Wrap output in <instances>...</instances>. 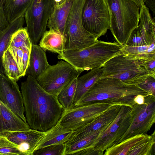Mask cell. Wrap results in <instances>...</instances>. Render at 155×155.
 I'll return each mask as SVG.
<instances>
[{
	"instance_id": "6da1fadb",
	"label": "cell",
	"mask_w": 155,
	"mask_h": 155,
	"mask_svg": "<svg viewBox=\"0 0 155 155\" xmlns=\"http://www.w3.org/2000/svg\"><path fill=\"white\" fill-rule=\"evenodd\" d=\"M21 88L25 118L30 128L46 132L55 125L64 110L57 96L46 91L30 75L21 82Z\"/></svg>"
},
{
	"instance_id": "7a4b0ae2",
	"label": "cell",
	"mask_w": 155,
	"mask_h": 155,
	"mask_svg": "<svg viewBox=\"0 0 155 155\" xmlns=\"http://www.w3.org/2000/svg\"><path fill=\"white\" fill-rule=\"evenodd\" d=\"M150 95L136 85L126 83L116 78L99 79L74 106L103 101L114 105L131 107L136 103L134 99L138 95Z\"/></svg>"
},
{
	"instance_id": "3957f363",
	"label": "cell",
	"mask_w": 155,
	"mask_h": 155,
	"mask_svg": "<svg viewBox=\"0 0 155 155\" xmlns=\"http://www.w3.org/2000/svg\"><path fill=\"white\" fill-rule=\"evenodd\" d=\"M121 47L117 42L98 40L83 49L64 51L57 57L69 63L80 75L85 70L102 68L108 60L120 52Z\"/></svg>"
},
{
	"instance_id": "277c9868",
	"label": "cell",
	"mask_w": 155,
	"mask_h": 155,
	"mask_svg": "<svg viewBox=\"0 0 155 155\" xmlns=\"http://www.w3.org/2000/svg\"><path fill=\"white\" fill-rule=\"evenodd\" d=\"M110 18L109 29L120 45H124L139 22L140 8L132 0H105Z\"/></svg>"
},
{
	"instance_id": "5b68a950",
	"label": "cell",
	"mask_w": 155,
	"mask_h": 155,
	"mask_svg": "<svg viewBox=\"0 0 155 155\" xmlns=\"http://www.w3.org/2000/svg\"><path fill=\"white\" fill-rule=\"evenodd\" d=\"M84 1V0H74L73 2L64 34L66 38L65 51L83 49L98 41L84 28L82 25L81 13Z\"/></svg>"
},
{
	"instance_id": "8992f818",
	"label": "cell",
	"mask_w": 155,
	"mask_h": 155,
	"mask_svg": "<svg viewBox=\"0 0 155 155\" xmlns=\"http://www.w3.org/2000/svg\"><path fill=\"white\" fill-rule=\"evenodd\" d=\"M131 108L127 105L121 106L114 120L89 148L93 151L94 155H103L106 150L117 144L131 123Z\"/></svg>"
},
{
	"instance_id": "52a82bcc",
	"label": "cell",
	"mask_w": 155,
	"mask_h": 155,
	"mask_svg": "<svg viewBox=\"0 0 155 155\" xmlns=\"http://www.w3.org/2000/svg\"><path fill=\"white\" fill-rule=\"evenodd\" d=\"M84 28L97 38L109 29L110 18L105 0H84L81 13Z\"/></svg>"
},
{
	"instance_id": "ba28073f",
	"label": "cell",
	"mask_w": 155,
	"mask_h": 155,
	"mask_svg": "<svg viewBox=\"0 0 155 155\" xmlns=\"http://www.w3.org/2000/svg\"><path fill=\"white\" fill-rule=\"evenodd\" d=\"M79 75L71 64L61 60L56 64H49L44 71L36 78L46 91L57 96L67 84Z\"/></svg>"
},
{
	"instance_id": "9c48e42d",
	"label": "cell",
	"mask_w": 155,
	"mask_h": 155,
	"mask_svg": "<svg viewBox=\"0 0 155 155\" xmlns=\"http://www.w3.org/2000/svg\"><path fill=\"white\" fill-rule=\"evenodd\" d=\"M54 6V0H32L24 18L32 44H37L46 31L48 21Z\"/></svg>"
},
{
	"instance_id": "30bf717a",
	"label": "cell",
	"mask_w": 155,
	"mask_h": 155,
	"mask_svg": "<svg viewBox=\"0 0 155 155\" xmlns=\"http://www.w3.org/2000/svg\"><path fill=\"white\" fill-rule=\"evenodd\" d=\"M131 114V123L117 144L136 135L147 134L150 130L155 122V97H145L143 104L136 103L133 105Z\"/></svg>"
},
{
	"instance_id": "8fae6325",
	"label": "cell",
	"mask_w": 155,
	"mask_h": 155,
	"mask_svg": "<svg viewBox=\"0 0 155 155\" xmlns=\"http://www.w3.org/2000/svg\"><path fill=\"white\" fill-rule=\"evenodd\" d=\"M99 79L113 78L129 83L140 77L148 74L136 61L124 56L120 52L104 64Z\"/></svg>"
},
{
	"instance_id": "7c38bea8",
	"label": "cell",
	"mask_w": 155,
	"mask_h": 155,
	"mask_svg": "<svg viewBox=\"0 0 155 155\" xmlns=\"http://www.w3.org/2000/svg\"><path fill=\"white\" fill-rule=\"evenodd\" d=\"M112 105L101 101L74 106L64 110L58 122L63 127L74 131L91 122Z\"/></svg>"
},
{
	"instance_id": "4fadbf2b",
	"label": "cell",
	"mask_w": 155,
	"mask_h": 155,
	"mask_svg": "<svg viewBox=\"0 0 155 155\" xmlns=\"http://www.w3.org/2000/svg\"><path fill=\"white\" fill-rule=\"evenodd\" d=\"M140 8V23L132 31L125 45L148 46L155 40V18H152L146 5Z\"/></svg>"
},
{
	"instance_id": "5bb4252c",
	"label": "cell",
	"mask_w": 155,
	"mask_h": 155,
	"mask_svg": "<svg viewBox=\"0 0 155 155\" xmlns=\"http://www.w3.org/2000/svg\"><path fill=\"white\" fill-rule=\"evenodd\" d=\"M0 101L27 123L24 115L23 101L17 81L0 72Z\"/></svg>"
},
{
	"instance_id": "9a60e30c",
	"label": "cell",
	"mask_w": 155,
	"mask_h": 155,
	"mask_svg": "<svg viewBox=\"0 0 155 155\" xmlns=\"http://www.w3.org/2000/svg\"><path fill=\"white\" fill-rule=\"evenodd\" d=\"M121 106L112 105L91 122L74 130L68 142L96 132H103L116 118Z\"/></svg>"
},
{
	"instance_id": "2e32d148",
	"label": "cell",
	"mask_w": 155,
	"mask_h": 155,
	"mask_svg": "<svg viewBox=\"0 0 155 155\" xmlns=\"http://www.w3.org/2000/svg\"><path fill=\"white\" fill-rule=\"evenodd\" d=\"M46 133L30 128L14 132L7 137L17 145L22 155H33L39 142Z\"/></svg>"
},
{
	"instance_id": "e0dca14e",
	"label": "cell",
	"mask_w": 155,
	"mask_h": 155,
	"mask_svg": "<svg viewBox=\"0 0 155 155\" xmlns=\"http://www.w3.org/2000/svg\"><path fill=\"white\" fill-rule=\"evenodd\" d=\"M30 128L10 108L0 101V136Z\"/></svg>"
},
{
	"instance_id": "ac0fdd59",
	"label": "cell",
	"mask_w": 155,
	"mask_h": 155,
	"mask_svg": "<svg viewBox=\"0 0 155 155\" xmlns=\"http://www.w3.org/2000/svg\"><path fill=\"white\" fill-rule=\"evenodd\" d=\"M74 0H66L59 4L54 5L48 21L47 27L64 36L68 16Z\"/></svg>"
},
{
	"instance_id": "d6986e66",
	"label": "cell",
	"mask_w": 155,
	"mask_h": 155,
	"mask_svg": "<svg viewBox=\"0 0 155 155\" xmlns=\"http://www.w3.org/2000/svg\"><path fill=\"white\" fill-rule=\"evenodd\" d=\"M74 131L63 127L58 122L55 125L46 132V134L38 145L35 151L52 145L66 143L69 140Z\"/></svg>"
},
{
	"instance_id": "ffe728a7",
	"label": "cell",
	"mask_w": 155,
	"mask_h": 155,
	"mask_svg": "<svg viewBox=\"0 0 155 155\" xmlns=\"http://www.w3.org/2000/svg\"><path fill=\"white\" fill-rule=\"evenodd\" d=\"M45 51L37 44H32L25 75H31L35 78L39 76L49 65Z\"/></svg>"
},
{
	"instance_id": "44dd1931",
	"label": "cell",
	"mask_w": 155,
	"mask_h": 155,
	"mask_svg": "<svg viewBox=\"0 0 155 155\" xmlns=\"http://www.w3.org/2000/svg\"><path fill=\"white\" fill-rule=\"evenodd\" d=\"M64 36L52 29L46 31L41 38L39 45L45 51L59 54L65 50Z\"/></svg>"
},
{
	"instance_id": "7402d4cb",
	"label": "cell",
	"mask_w": 155,
	"mask_h": 155,
	"mask_svg": "<svg viewBox=\"0 0 155 155\" xmlns=\"http://www.w3.org/2000/svg\"><path fill=\"white\" fill-rule=\"evenodd\" d=\"M102 68L91 70L86 74L78 78V84L74 101V106L100 78L102 73Z\"/></svg>"
},
{
	"instance_id": "603a6c76",
	"label": "cell",
	"mask_w": 155,
	"mask_h": 155,
	"mask_svg": "<svg viewBox=\"0 0 155 155\" xmlns=\"http://www.w3.org/2000/svg\"><path fill=\"white\" fill-rule=\"evenodd\" d=\"M32 0H5L3 9L10 23L24 15Z\"/></svg>"
},
{
	"instance_id": "cb8c5ba5",
	"label": "cell",
	"mask_w": 155,
	"mask_h": 155,
	"mask_svg": "<svg viewBox=\"0 0 155 155\" xmlns=\"http://www.w3.org/2000/svg\"><path fill=\"white\" fill-rule=\"evenodd\" d=\"M121 52L129 59L135 61L155 57V40L150 45L122 46Z\"/></svg>"
},
{
	"instance_id": "d4e9b609",
	"label": "cell",
	"mask_w": 155,
	"mask_h": 155,
	"mask_svg": "<svg viewBox=\"0 0 155 155\" xmlns=\"http://www.w3.org/2000/svg\"><path fill=\"white\" fill-rule=\"evenodd\" d=\"M25 22L24 16H21L9 23L8 26L0 32V62L4 52L9 46L13 34L23 27Z\"/></svg>"
},
{
	"instance_id": "484cf974",
	"label": "cell",
	"mask_w": 155,
	"mask_h": 155,
	"mask_svg": "<svg viewBox=\"0 0 155 155\" xmlns=\"http://www.w3.org/2000/svg\"><path fill=\"white\" fill-rule=\"evenodd\" d=\"M148 135L147 134H137L127 139L106 150L103 155H127L131 149Z\"/></svg>"
},
{
	"instance_id": "4316f807",
	"label": "cell",
	"mask_w": 155,
	"mask_h": 155,
	"mask_svg": "<svg viewBox=\"0 0 155 155\" xmlns=\"http://www.w3.org/2000/svg\"><path fill=\"white\" fill-rule=\"evenodd\" d=\"M101 133L96 132L66 143L64 155H74L78 151L91 147Z\"/></svg>"
},
{
	"instance_id": "83f0119b",
	"label": "cell",
	"mask_w": 155,
	"mask_h": 155,
	"mask_svg": "<svg viewBox=\"0 0 155 155\" xmlns=\"http://www.w3.org/2000/svg\"><path fill=\"white\" fill-rule=\"evenodd\" d=\"M78 77L67 84L57 96L59 102L64 110L69 109L74 106V101L78 84Z\"/></svg>"
},
{
	"instance_id": "f1b7e54d",
	"label": "cell",
	"mask_w": 155,
	"mask_h": 155,
	"mask_svg": "<svg viewBox=\"0 0 155 155\" xmlns=\"http://www.w3.org/2000/svg\"><path fill=\"white\" fill-rule=\"evenodd\" d=\"M1 63L4 74L8 78L17 81L22 77L18 66L8 49L4 53Z\"/></svg>"
},
{
	"instance_id": "f546056e",
	"label": "cell",
	"mask_w": 155,
	"mask_h": 155,
	"mask_svg": "<svg viewBox=\"0 0 155 155\" xmlns=\"http://www.w3.org/2000/svg\"><path fill=\"white\" fill-rule=\"evenodd\" d=\"M155 131L139 142L128 152L127 155H152L155 143Z\"/></svg>"
},
{
	"instance_id": "4dcf8cb0",
	"label": "cell",
	"mask_w": 155,
	"mask_h": 155,
	"mask_svg": "<svg viewBox=\"0 0 155 155\" xmlns=\"http://www.w3.org/2000/svg\"><path fill=\"white\" fill-rule=\"evenodd\" d=\"M32 43L26 27H22L12 35L10 45L21 48L23 51H31Z\"/></svg>"
},
{
	"instance_id": "1f68e13d",
	"label": "cell",
	"mask_w": 155,
	"mask_h": 155,
	"mask_svg": "<svg viewBox=\"0 0 155 155\" xmlns=\"http://www.w3.org/2000/svg\"><path fill=\"white\" fill-rule=\"evenodd\" d=\"M129 84L136 85L155 97V75L147 74L140 77L132 80Z\"/></svg>"
},
{
	"instance_id": "d6a6232c",
	"label": "cell",
	"mask_w": 155,
	"mask_h": 155,
	"mask_svg": "<svg viewBox=\"0 0 155 155\" xmlns=\"http://www.w3.org/2000/svg\"><path fill=\"white\" fill-rule=\"evenodd\" d=\"M0 155H22L16 144L9 140L6 137L0 136Z\"/></svg>"
},
{
	"instance_id": "836d02e7",
	"label": "cell",
	"mask_w": 155,
	"mask_h": 155,
	"mask_svg": "<svg viewBox=\"0 0 155 155\" xmlns=\"http://www.w3.org/2000/svg\"><path fill=\"white\" fill-rule=\"evenodd\" d=\"M65 144L49 145L36 150L33 155H64Z\"/></svg>"
},
{
	"instance_id": "e575fe53",
	"label": "cell",
	"mask_w": 155,
	"mask_h": 155,
	"mask_svg": "<svg viewBox=\"0 0 155 155\" xmlns=\"http://www.w3.org/2000/svg\"><path fill=\"white\" fill-rule=\"evenodd\" d=\"M8 50L10 52L14 59L17 63L21 72L22 77V61L23 55V51L19 48L9 45Z\"/></svg>"
},
{
	"instance_id": "d590c367",
	"label": "cell",
	"mask_w": 155,
	"mask_h": 155,
	"mask_svg": "<svg viewBox=\"0 0 155 155\" xmlns=\"http://www.w3.org/2000/svg\"><path fill=\"white\" fill-rule=\"evenodd\" d=\"M136 61L147 71L148 74L155 75V57Z\"/></svg>"
},
{
	"instance_id": "8d00e7d4",
	"label": "cell",
	"mask_w": 155,
	"mask_h": 155,
	"mask_svg": "<svg viewBox=\"0 0 155 155\" xmlns=\"http://www.w3.org/2000/svg\"><path fill=\"white\" fill-rule=\"evenodd\" d=\"M31 51H23V55L22 58V75L25 76L27 69L28 66Z\"/></svg>"
},
{
	"instance_id": "74e56055",
	"label": "cell",
	"mask_w": 155,
	"mask_h": 155,
	"mask_svg": "<svg viewBox=\"0 0 155 155\" xmlns=\"http://www.w3.org/2000/svg\"><path fill=\"white\" fill-rule=\"evenodd\" d=\"M9 24L3 7L0 6V32L6 28Z\"/></svg>"
},
{
	"instance_id": "f35d334b",
	"label": "cell",
	"mask_w": 155,
	"mask_h": 155,
	"mask_svg": "<svg viewBox=\"0 0 155 155\" xmlns=\"http://www.w3.org/2000/svg\"><path fill=\"white\" fill-rule=\"evenodd\" d=\"M146 5L152 12L154 15H155V0H145L144 2Z\"/></svg>"
},
{
	"instance_id": "ab89813d",
	"label": "cell",
	"mask_w": 155,
	"mask_h": 155,
	"mask_svg": "<svg viewBox=\"0 0 155 155\" xmlns=\"http://www.w3.org/2000/svg\"><path fill=\"white\" fill-rule=\"evenodd\" d=\"M144 97L142 95L139 94L137 95L134 98V102L139 104H142L144 102Z\"/></svg>"
},
{
	"instance_id": "60d3db41",
	"label": "cell",
	"mask_w": 155,
	"mask_h": 155,
	"mask_svg": "<svg viewBox=\"0 0 155 155\" xmlns=\"http://www.w3.org/2000/svg\"><path fill=\"white\" fill-rule=\"evenodd\" d=\"M65 0H54V5L60 4Z\"/></svg>"
},
{
	"instance_id": "b9f144b4",
	"label": "cell",
	"mask_w": 155,
	"mask_h": 155,
	"mask_svg": "<svg viewBox=\"0 0 155 155\" xmlns=\"http://www.w3.org/2000/svg\"><path fill=\"white\" fill-rule=\"evenodd\" d=\"M137 4H139L142 2L144 0H132Z\"/></svg>"
},
{
	"instance_id": "7bdbcfd3",
	"label": "cell",
	"mask_w": 155,
	"mask_h": 155,
	"mask_svg": "<svg viewBox=\"0 0 155 155\" xmlns=\"http://www.w3.org/2000/svg\"><path fill=\"white\" fill-rule=\"evenodd\" d=\"M5 0H0V6L3 7Z\"/></svg>"
}]
</instances>
